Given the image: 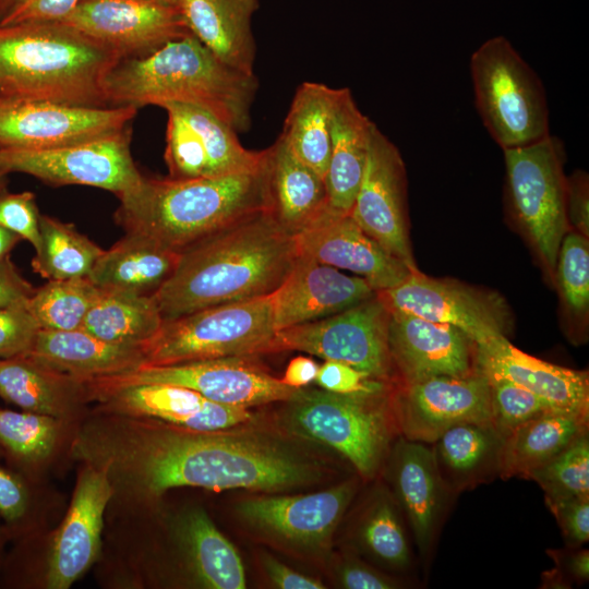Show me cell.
<instances>
[{
	"label": "cell",
	"mask_w": 589,
	"mask_h": 589,
	"mask_svg": "<svg viewBox=\"0 0 589 589\" xmlns=\"http://www.w3.org/2000/svg\"><path fill=\"white\" fill-rule=\"evenodd\" d=\"M73 455L104 467L112 483L145 500L182 486L273 492L305 484L315 474L300 456L265 436L194 431L120 413L85 426Z\"/></svg>",
	"instance_id": "6da1fadb"
},
{
	"label": "cell",
	"mask_w": 589,
	"mask_h": 589,
	"mask_svg": "<svg viewBox=\"0 0 589 589\" xmlns=\"http://www.w3.org/2000/svg\"><path fill=\"white\" fill-rule=\"evenodd\" d=\"M298 255L293 235L261 211L181 251L173 272L152 296L163 320L269 296Z\"/></svg>",
	"instance_id": "7a4b0ae2"
},
{
	"label": "cell",
	"mask_w": 589,
	"mask_h": 589,
	"mask_svg": "<svg viewBox=\"0 0 589 589\" xmlns=\"http://www.w3.org/2000/svg\"><path fill=\"white\" fill-rule=\"evenodd\" d=\"M257 87L254 73L227 65L190 34L147 56L121 59L106 79L105 94L109 106L196 105L239 133L251 128Z\"/></svg>",
	"instance_id": "3957f363"
},
{
	"label": "cell",
	"mask_w": 589,
	"mask_h": 589,
	"mask_svg": "<svg viewBox=\"0 0 589 589\" xmlns=\"http://www.w3.org/2000/svg\"><path fill=\"white\" fill-rule=\"evenodd\" d=\"M121 59L61 21L0 25V98L110 107L105 82Z\"/></svg>",
	"instance_id": "277c9868"
},
{
	"label": "cell",
	"mask_w": 589,
	"mask_h": 589,
	"mask_svg": "<svg viewBox=\"0 0 589 589\" xmlns=\"http://www.w3.org/2000/svg\"><path fill=\"white\" fill-rule=\"evenodd\" d=\"M119 200L115 217L125 232L180 253L245 217L267 211L264 161L252 171L213 178L144 177Z\"/></svg>",
	"instance_id": "5b68a950"
},
{
	"label": "cell",
	"mask_w": 589,
	"mask_h": 589,
	"mask_svg": "<svg viewBox=\"0 0 589 589\" xmlns=\"http://www.w3.org/2000/svg\"><path fill=\"white\" fill-rule=\"evenodd\" d=\"M394 386L356 394L298 388L286 401L285 420L292 432L333 448L363 478H372L387 454L396 423Z\"/></svg>",
	"instance_id": "8992f818"
},
{
	"label": "cell",
	"mask_w": 589,
	"mask_h": 589,
	"mask_svg": "<svg viewBox=\"0 0 589 589\" xmlns=\"http://www.w3.org/2000/svg\"><path fill=\"white\" fill-rule=\"evenodd\" d=\"M277 332L269 294L164 320L140 347L146 365L255 357L278 352Z\"/></svg>",
	"instance_id": "52a82bcc"
},
{
	"label": "cell",
	"mask_w": 589,
	"mask_h": 589,
	"mask_svg": "<svg viewBox=\"0 0 589 589\" xmlns=\"http://www.w3.org/2000/svg\"><path fill=\"white\" fill-rule=\"evenodd\" d=\"M474 103L481 120L504 149L550 135V112L542 81L509 40H485L470 57Z\"/></svg>",
	"instance_id": "ba28073f"
},
{
	"label": "cell",
	"mask_w": 589,
	"mask_h": 589,
	"mask_svg": "<svg viewBox=\"0 0 589 589\" xmlns=\"http://www.w3.org/2000/svg\"><path fill=\"white\" fill-rule=\"evenodd\" d=\"M564 158L562 141L551 134L530 145L504 149L510 211L551 272L570 227Z\"/></svg>",
	"instance_id": "9c48e42d"
},
{
	"label": "cell",
	"mask_w": 589,
	"mask_h": 589,
	"mask_svg": "<svg viewBox=\"0 0 589 589\" xmlns=\"http://www.w3.org/2000/svg\"><path fill=\"white\" fill-rule=\"evenodd\" d=\"M389 310L375 292L337 314L277 332L279 351H302L346 363L397 384L388 347Z\"/></svg>",
	"instance_id": "30bf717a"
},
{
	"label": "cell",
	"mask_w": 589,
	"mask_h": 589,
	"mask_svg": "<svg viewBox=\"0 0 589 589\" xmlns=\"http://www.w3.org/2000/svg\"><path fill=\"white\" fill-rule=\"evenodd\" d=\"M0 168L33 176L53 185L99 188L118 197L144 176L132 158L128 130L95 141L51 149L0 147Z\"/></svg>",
	"instance_id": "8fae6325"
},
{
	"label": "cell",
	"mask_w": 589,
	"mask_h": 589,
	"mask_svg": "<svg viewBox=\"0 0 589 589\" xmlns=\"http://www.w3.org/2000/svg\"><path fill=\"white\" fill-rule=\"evenodd\" d=\"M165 163L170 179L213 178L252 171L264 161L265 151L242 146L237 132L211 111L192 104L169 101Z\"/></svg>",
	"instance_id": "7c38bea8"
},
{
	"label": "cell",
	"mask_w": 589,
	"mask_h": 589,
	"mask_svg": "<svg viewBox=\"0 0 589 589\" xmlns=\"http://www.w3.org/2000/svg\"><path fill=\"white\" fill-rule=\"evenodd\" d=\"M136 112L133 106L0 98V147L51 149L95 141L128 130Z\"/></svg>",
	"instance_id": "4fadbf2b"
},
{
	"label": "cell",
	"mask_w": 589,
	"mask_h": 589,
	"mask_svg": "<svg viewBox=\"0 0 589 589\" xmlns=\"http://www.w3.org/2000/svg\"><path fill=\"white\" fill-rule=\"evenodd\" d=\"M227 357L136 369L88 380L100 384L157 383L193 389L204 397L229 406L250 408L287 401L298 388L287 386L252 360Z\"/></svg>",
	"instance_id": "5bb4252c"
},
{
	"label": "cell",
	"mask_w": 589,
	"mask_h": 589,
	"mask_svg": "<svg viewBox=\"0 0 589 589\" xmlns=\"http://www.w3.org/2000/svg\"><path fill=\"white\" fill-rule=\"evenodd\" d=\"M376 293L389 311L453 325L474 344L507 336L510 329V313L498 293L449 278H433L419 269L398 285Z\"/></svg>",
	"instance_id": "9a60e30c"
},
{
	"label": "cell",
	"mask_w": 589,
	"mask_h": 589,
	"mask_svg": "<svg viewBox=\"0 0 589 589\" xmlns=\"http://www.w3.org/2000/svg\"><path fill=\"white\" fill-rule=\"evenodd\" d=\"M392 407L397 428L410 441L430 443L447 429L466 422H491L488 378L438 375L395 384Z\"/></svg>",
	"instance_id": "2e32d148"
},
{
	"label": "cell",
	"mask_w": 589,
	"mask_h": 589,
	"mask_svg": "<svg viewBox=\"0 0 589 589\" xmlns=\"http://www.w3.org/2000/svg\"><path fill=\"white\" fill-rule=\"evenodd\" d=\"M406 181L400 152L374 123L350 216L388 253L417 271L409 239Z\"/></svg>",
	"instance_id": "e0dca14e"
},
{
	"label": "cell",
	"mask_w": 589,
	"mask_h": 589,
	"mask_svg": "<svg viewBox=\"0 0 589 589\" xmlns=\"http://www.w3.org/2000/svg\"><path fill=\"white\" fill-rule=\"evenodd\" d=\"M60 21L116 50L122 59L147 56L192 34L179 5L158 0H82Z\"/></svg>",
	"instance_id": "ac0fdd59"
},
{
	"label": "cell",
	"mask_w": 589,
	"mask_h": 589,
	"mask_svg": "<svg viewBox=\"0 0 589 589\" xmlns=\"http://www.w3.org/2000/svg\"><path fill=\"white\" fill-rule=\"evenodd\" d=\"M87 398L109 412L145 417L194 431H226L252 420L249 408L223 405L177 385L85 381Z\"/></svg>",
	"instance_id": "d6986e66"
},
{
	"label": "cell",
	"mask_w": 589,
	"mask_h": 589,
	"mask_svg": "<svg viewBox=\"0 0 589 589\" xmlns=\"http://www.w3.org/2000/svg\"><path fill=\"white\" fill-rule=\"evenodd\" d=\"M293 237L299 255L350 271L375 291L398 285L413 272L365 233L350 214L328 205Z\"/></svg>",
	"instance_id": "ffe728a7"
},
{
	"label": "cell",
	"mask_w": 589,
	"mask_h": 589,
	"mask_svg": "<svg viewBox=\"0 0 589 589\" xmlns=\"http://www.w3.org/2000/svg\"><path fill=\"white\" fill-rule=\"evenodd\" d=\"M115 492L104 467L86 464L69 510L52 540L46 572L49 589H67L97 560L104 513Z\"/></svg>",
	"instance_id": "44dd1931"
},
{
	"label": "cell",
	"mask_w": 589,
	"mask_h": 589,
	"mask_svg": "<svg viewBox=\"0 0 589 589\" xmlns=\"http://www.w3.org/2000/svg\"><path fill=\"white\" fill-rule=\"evenodd\" d=\"M388 347L398 383L474 372V342L459 328L389 311Z\"/></svg>",
	"instance_id": "7402d4cb"
},
{
	"label": "cell",
	"mask_w": 589,
	"mask_h": 589,
	"mask_svg": "<svg viewBox=\"0 0 589 589\" xmlns=\"http://www.w3.org/2000/svg\"><path fill=\"white\" fill-rule=\"evenodd\" d=\"M356 491L346 481L325 491L292 496H260L242 501L239 516L251 527L296 545L327 542Z\"/></svg>",
	"instance_id": "603a6c76"
},
{
	"label": "cell",
	"mask_w": 589,
	"mask_h": 589,
	"mask_svg": "<svg viewBox=\"0 0 589 589\" xmlns=\"http://www.w3.org/2000/svg\"><path fill=\"white\" fill-rule=\"evenodd\" d=\"M376 291L362 277L298 255L290 273L272 294L277 330L337 314Z\"/></svg>",
	"instance_id": "cb8c5ba5"
},
{
	"label": "cell",
	"mask_w": 589,
	"mask_h": 589,
	"mask_svg": "<svg viewBox=\"0 0 589 589\" xmlns=\"http://www.w3.org/2000/svg\"><path fill=\"white\" fill-rule=\"evenodd\" d=\"M474 371L507 378L530 390L553 409L589 412V377L585 371L530 356L496 336L474 344Z\"/></svg>",
	"instance_id": "d4e9b609"
},
{
	"label": "cell",
	"mask_w": 589,
	"mask_h": 589,
	"mask_svg": "<svg viewBox=\"0 0 589 589\" xmlns=\"http://www.w3.org/2000/svg\"><path fill=\"white\" fill-rule=\"evenodd\" d=\"M388 471L417 546L426 554L442 517L447 489L432 447L402 436L392 450Z\"/></svg>",
	"instance_id": "484cf974"
},
{
	"label": "cell",
	"mask_w": 589,
	"mask_h": 589,
	"mask_svg": "<svg viewBox=\"0 0 589 589\" xmlns=\"http://www.w3.org/2000/svg\"><path fill=\"white\" fill-rule=\"evenodd\" d=\"M26 354L81 381L123 373L144 363L140 346L108 342L82 328L39 329Z\"/></svg>",
	"instance_id": "4316f807"
},
{
	"label": "cell",
	"mask_w": 589,
	"mask_h": 589,
	"mask_svg": "<svg viewBox=\"0 0 589 589\" xmlns=\"http://www.w3.org/2000/svg\"><path fill=\"white\" fill-rule=\"evenodd\" d=\"M264 175L267 212L293 236L328 205L325 180L280 135L265 148Z\"/></svg>",
	"instance_id": "83f0119b"
},
{
	"label": "cell",
	"mask_w": 589,
	"mask_h": 589,
	"mask_svg": "<svg viewBox=\"0 0 589 589\" xmlns=\"http://www.w3.org/2000/svg\"><path fill=\"white\" fill-rule=\"evenodd\" d=\"M260 0H180L190 32L220 61L253 74L252 16Z\"/></svg>",
	"instance_id": "f1b7e54d"
},
{
	"label": "cell",
	"mask_w": 589,
	"mask_h": 589,
	"mask_svg": "<svg viewBox=\"0 0 589 589\" xmlns=\"http://www.w3.org/2000/svg\"><path fill=\"white\" fill-rule=\"evenodd\" d=\"M349 88H338L330 125V154L325 184L327 204L350 214L362 178L372 128Z\"/></svg>",
	"instance_id": "f546056e"
},
{
	"label": "cell",
	"mask_w": 589,
	"mask_h": 589,
	"mask_svg": "<svg viewBox=\"0 0 589 589\" xmlns=\"http://www.w3.org/2000/svg\"><path fill=\"white\" fill-rule=\"evenodd\" d=\"M178 252L136 233L104 250L87 278L98 288L153 294L171 275Z\"/></svg>",
	"instance_id": "4dcf8cb0"
},
{
	"label": "cell",
	"mask_w": 589,
	"mask_h": 589,
	"mask_svg": "<svg viewBox=\"0 0 589 589\" xmlns=\"http://www.w3.org/2000/svg\"><path fill=\"white\" fill-rule=\"evenodd\" d=\"M589 412L550 410L514 429L502 444L498 474L526 478L588 431Z\"/></svg>",
	"instance_id": "1f68e13d"
},
{
	"label": "cell",
	"mask_w": 589,
	"mask_h": 589,
	"mask_svg": "<svg viewBox=\"0 0 589 589\" xmlns=\"http://www.w3.org/2000/svg\"><path fill=\"white\" fill-rule=\"evenodd\" d=\"M503 440L491 422H466L444 431L432 449L447 489L461 491L498 473Z\"/></svg>",
	"instance_id": "d6a6232c"
},
{
	"label": "cell",
	"mask_w": 589,
	"mask_h": 589,
	"mask_svg": "<svg viewBox=\"0 0 589 589\" xmlns=\"http://www.w3.org/2000/svg\"><path fill=\"white\" fill-rule=\"evenodd\" d=\"M0 397L25 411L60 417L87 398L84 381L56 372L26 353L0 359Z\"/></svg>",
	"instance_id": "836d02e7"
},
{
	"label": "cell",
	"mask_w": 589,
	"mask_h": 589,
	"mask_svg": "<svg viewBox=\"0 0 589 589\" xmlns=\"http://www.w3.org/2000/svg\"><path fill=\"white\" fill-rule=\"evenodd\" d=\"M338 88L303 82L297 88L279 134L292 154L324 180L330 154L332 116Z\"/></svg>",
	"instance_id": "e575fe53"
},
{
	"label": "cell",
	"mask_w": 589,
	"mask_h": 589,
	"mask_svg": "<svg viewBox=\"0 0 589 589\" xmlns=\"http://www.w3.org/2000/svg\"><path fill=\"white\" fill-rule=\"evenodd\" d=\"M179 533L197 581L209 589H243L245 573L235 546L203 509H192L180 522Z\"/></svg>",
	"instance_id": "d590c367"
},
{
	"label": "cell",
	"mask_w": 589,
	"mask_h": 589,
	"mask_svg": "<svg viewBox=\"0 0 589 589\" xmlns=\"http://www.w3.org/2000/svg\"><path fill=\"white\" fill-rule=\"evenodd\" d=\"M163 321L152 294L101 289L82 329L108 342L141 346L158 332Z\"/></svg>",
	"instance_id": "8d00e7d4"
},
{
	"label": "cell",
	"mask_w": 589,
	"mask_h": 589,
	"mask_svg": "<svg viewBox=\"0 0 589 589\" xmlns=\"http://www.w3.org/2000/svg\"><path fill=\"white\" fill-rule=\"evenodd\" d=\"M40 244L32 261L35 273L48 280L85 278L104 250L72 224L40 215Z\"/></svg>",
	"instance_id": "74e56055"
},
{
	"label": "cell",
	"mask_w": 589,
	"mask_h": 589,
	"mask_svg": "<svg viewBox=\"0 0 589 589\" xmlns=\"http://www.w3.org/2000/svg\"><path fill=\"white\" fill-rule=\"evenodd\" d=\"M101 293L87 277L48 280L27 302V310L40 329L82 328L84 318Z\"/></svg>",
	"instance_id": "f35d334b"
},
{
	"label": "cell",
	"mask_w": 589,
	"mask_h": 589,
	"mask_svg": "<svg viewBox=\"0 0 589 589\" xmlns=\"http://www.w3.org/2000/svg\"><path fill=\"white\" fill-rule=\"evenodd\" d=\"M526 479H531L540 485L544 491L546 503L589 496L588 431L530 471Z\"/></svg>",
	"instance_id": "ab89813d"
},
{
	"label": "cell",
	"mask_w": 589,
	"mask_h": 589,
	"mask_svg": "<svg viewBox=\"0 0 589 589\" xmlns=\"http://www.w3.org/2000/svg\"><path fill=\"white\" fill-rule=\"evenodd\" d=\"M360 541L377 561L404 569L410 565L411 551L398 512L386 496L372 504L359 529Z\"/></svg>",
	"instance_id": "60d3db41"
},
{
	"label": "cell",
	"mask_w": 589,
	"mask_h": 589,
	"mask_svg": "<svg viewBox=\"0 0 589 589\" xmlns=\"http://www.w3.org/2000/svg\"><path fill=\"white\" fill-rule=\"evenodd\" d=\"M56 417L0 409V447L23 462L45 459L58 436Z\"/></svg>",
	"instance_id": "b9f144b4"
},
{
	"label": "cell",
	"mask_w": 589,
	"mask_h": 589,
	"mask_svg": "<svg viewBox=\"0 0 589 589\" xmlns=\"http://www.w3.org/2000/svg\"><path fill=\"white\" fill-rule=\"evenodd\" d=\"M554 272L567 311L584 318L589 308V243L586 236L575 230L565 233Z\"/></svg>",
	"instance_id": "7bdbcfd3"
},
{
	"label": "cell",
	"mask_w": 589,
	"mask_h": 589,
	"mask_svg": "<svg viewBox=\"0 0 589 589\" xmlns=\"http://www.w3.org/2000/svg\"><path fill=\"white\" fill-rule=\"evenodd\" d=\"M485 377L491 394V423L503 437L522 423L546 411L556 410L530 390L507 378Z\"/></svg>",
	"instance_id": "ee69618b"
},
{
	"label": "cell",
	"mask_w": 589,
	"mask_h": 589,
	"mask_svg": "<svg viewBox=\"0 0 589 589\" xmlns=\"http://www.w3.org/2000/svg\"><path fill=\"white\" fill-rule=\"evenodd\" d=\"M40 214L29 191L0 195V226L27 240L35 251L40 244Z\"/></svg>",
	"instance_id": "f6af8a7d"
},
{
	"label": "cell",
	"mask_w": 589,
	"mask_h": 589,
	"mask_svg": "<svg viewBox=\"0 0 589 589\" xmlns=\"http://www.w3.org/2000/svg\"><path fill=\"white\" fill-rule=\"evenodd\" d=\"M39 329L27 306L0 309V359L28 352Z\"/></svg>",
	"instance_id": "bcb514c9"
},
{
	"label": "cell",
	"mask_w": 589,
	"mask_h": 589,
	"mask_svg": "<svg viewBox=\"0 0 589 589\" xmlns=\"http://www.w3.org/2000/svg\"><path fill=\"white\" fill-rule=\"evenodd\" d=\"M315 382L322 389L338 394L374 392L393 385V383L372 378L351 365L334 360H325L320 365Z\"/></svg>",
	"instance_id": "7dc6e473"
},
{
	"label": "cell",
	"mask_w": 589,
	"mask_h": 589,
	"mask_svg": "<svg viewBox=\"0 0 589 589\" xmlns=\"http://www.w3.org/2000/svg\"><path fill=\"white\" fill-rule=\"evenodd\" d=\"M562 530L567 545L577 549L589 540V496L546 503Z\"/></svg>",
	"instance_id": "c3c4849f"
},
{
	"label": "cell",
	"mask_w": 589,
	"mask_h": 589,
	"mask_svg": "<svg viewBox=\"0 0 589 589\" xmlns=\"http://www.w3.org/2000/svg\"><path fill=\"white\" fill-rule=\"evenodd\" d=\"M82 0H14L0 25L21 22L60 21L69 15Z\"/></svg>",
	"instance_id": "681fc988"
},
{
	"label": "cell",
	"mask_w": 589,
	"mask_h": 589,
	"mask_svg": "<svg viewBox=\"0 0 589 589\" xmlns=\"http://www.w3.org/2000/svg\"><path fill=\"white\" fill-rule=\"evenodd\" d=\"M29 495L22 478L0 467V516L8 524H17L26 514Z\"/></svg>",
	"instance_id": "f907efd6"
},
{
	"label": "cell",
	"mask_w": 589,
	"mask_h": 589,
	"mask_svg": "<svg viewBox=\"0 0 589 589\" xmlns=\"http://www.w3.org/2000/svg\"><path fill=\"white\" fill-rule=\"evenodd\" d=\"M566 215L575 231L588 237L589 195L588 177L584 171H575L566 178Z\"/></svg>",
	"instance_id": "816d5d0a"
},
{
	"label": "cell",
	"mask_w": 589,
	"mask_h": 589,
	"mask_svg": "<svg viewBox=\"0 0 589 589\" xmlns=\"http://www.w3.org/2000/svg\"><path fill=\"white\" fill-rule=\"evenodd\" d=\"M556 563V569L561 572H550L548 579L550 585H564V577L584 584L589 578V551L585 550H567V551H551L549 552Z\"/></svg>",
	"instance_id": "f5cc1de1"
},
{
	"label": "cell",
	"mask_w": 589,
	"mask_h": 589,
	"mask_svg": "<svg viewBox=\"0 0 589 589\" xmlns=\"http://www.w3.org/2000/svg\"><path fill=\"white\" fill-rule=\"evenodd\" d=\"M35 289L17 272L9 256L0 261V309L27 306Z\"/></svg>",
	"instance_id": "db71d44e"
},
{
	"label": "cell",
	"mask_w": 589,
	"mask_h": 589,
	"mask_svg": "<svg viewBox=\"0 0 589 589\" xmlns=\"http://www.w3.org/2000/svg\"><path fill=\"white\" fill-rule=\"evenodd\" d=\"M339 580L347 589H392L399 587L394 579L356 561H348L339 569Z\"/></svg>",
	"instance_id": "11a10c76"
},
{
	"label": "cell",
	"mask_w": 589,
	"mask_h": 589,
	"mask_svg": "<svg viewBox=\"0 0 589 589\" xmlns=\"http://www.w3.org/2000/svg\"><path fill=\"white\" fill-rule=\"evenodd\" d=\"M264 569L271 581L281 589H323L317 579L300 574L272 556L263 558Z\"/></svg>",
	"instance_id": "9f6ffc18"
},
{
	"label": "cell",
	"mask_w": 589,
	"mask_h": 589,
	"mask_svg": "<svg viewBox=\"0 0 589 589\" xmlns=\"http://www.w3.org/2000/svg\"><path fill=\"white\" fill-rule=\"evenodd\" d=\"M320 365L311 358L299 356L293 358L287 365L284 384L292 388H302L315 381Z\"/></svg>",
	"instance_id": "6f0895ef"
},
{
	"label": "cell",
	"mask_w": 589,
	"mask_h": 589,
	"mask_svg": "<svg viewBox=\"0 0 589 589\" xmlns=\"http://www.w3.org/2000/svg\"><path fill=\"white\" fill-rule=\"evenodd\" d=\"M20 240V236L0 226V261L9 256L10 251Z\"/></svg>",
	"instance_id": "680465c9"
},
{
	"label": "cell",
	"mask_w": 589,
	"mask_h": 589,
	"mask_svg": "<svg viewBox=\"0 0 589 589\" xmlns=\"http://www.w3.org/2000/svg\"><path fill=\"white\" fill-rule=\"evenodd\" d=\"M8 172L0 168V195L7 191Z\"/></svg>",
	"instance_id": "91938a15"
},
{
	"label": "cell",
	"mask_w": 589,
	"mask_h": 589,
	"mask_svg": "<svg viewBox=\"0 0 589 589\" xmlns=\"http://www.w3.org/2000/svg\"><path fill=\"white\" fill-rule=\"evenodd\" d=\"M14 0H0V20L10 9Z\"/></svg>",
	"instance_id": "94428289"
},
{
	"label": "cell",
	"mask_w": 589,
	"mask_h": 589,
	"mask_svg": "<svg viewBox=\"0 0 589 589\" xmlns=\"http://www.w3.org/2000/svg\"><path fill=\"white\" fill-rule=\"evenodd\" d=\"M158 1L166 2V3H169V4L179 5L180 0H158Z\"/></svg>",
	"instance_id": "6125c7cd"
},
{
	"label": "cell",
	"mask_w": 589,
	"mask_h": 589,
	"mask_svg": "<svg viewBox=\"0 0 589 589\" xmlns=\"http://www.w3.org/2000/svg\"><path fill=\"white\" fill-rule=\"evenodd\" d=\"M0 533H1V530H0Z\"/></svg>",
	"instance_id": "be15d7a7"
}]
</instances>
